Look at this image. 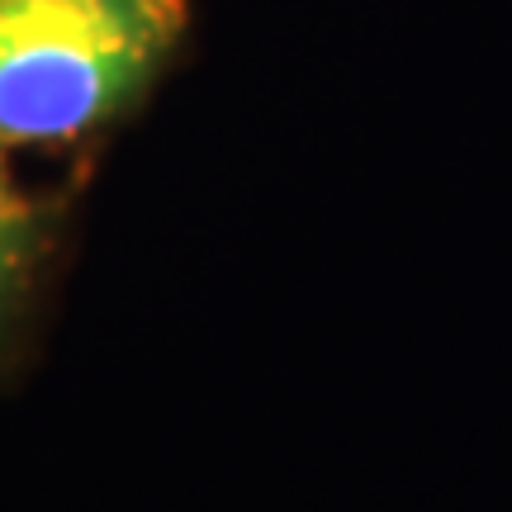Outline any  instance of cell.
Returning <instances> with one entry per match:
<instances>
[{"instance_id":"6da1fadb","label":"cell","mask_w":512,"mask_h":512,"mask_svg":"<svg viewBox=\"0 0 512 512\" xmlns=\"http://www.w3.org/2000/svg\"><path fill=\"white\" fill-rule=\"evenodd\" d=\"M181 0H0V138L67 143L143 91Z\"/></svg>"},{"instance_id":"7a4b0ae2","label":"cell","mask_w":512,"mask_h":512,"mask_svg":"<svg viewBox=\"0 0 512 512\" xmlns=\"http://www.w3.org/2000/svg\"><path fill=\"white\" fill-rule=\"evenodd\" d=\"M29 256V209L10 190V176L0 166V299L10 294V285L19 280V266Z\"/></svg>"}]
</instances>
